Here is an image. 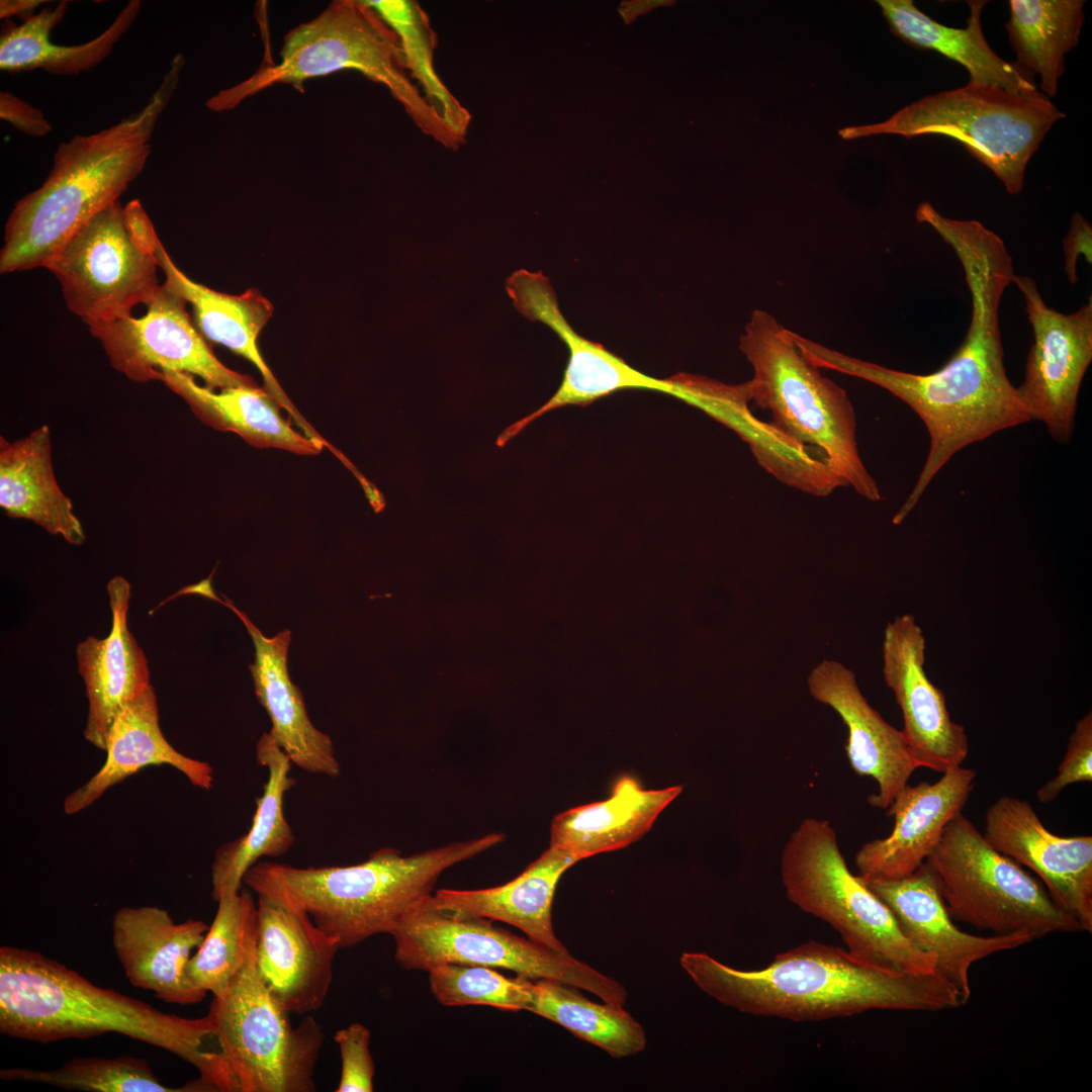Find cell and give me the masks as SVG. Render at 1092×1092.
Returning <instances> with one entry per match:
<instances>
[{"instance_id":"33","label":"cell","mask_w":1092,"mask_h":1092,"mask_svg":"<svg viewBox=\"0 0 1092 1092\" xmlns=\"http://www.w3.org/2000/svg\"><path fill=\"white\" fill-rule=\"evenodd\" d=\"M987 1H968L970 15L963 28L941 24L912 0H878L890 30L909 46L935 51L967 69L970 81L997 86L1017 93L1037 91L1014 63L1000 58L987 42L981 13Z\"/></svg>"},{"instance_id":"1","label":"cell","mask_w":1092,"mask_h":1092,"mask_svg":"<svg viewBox=\"0 0 1092 1092\" xmlns=\"http://www.w3.org/2000/svg\"><path fill=\"white\" fill-rule=\"evenodd\" d=\"M972 313L967 335L937 370L915 374L848 356L791 331L801 354L819 369L872 382L900 398L924 423L930 446L924 466L893 518L899 525L930 481L958 452L997 432L1030 421L1004 366L999 307L1015 278L1011 259L994 250H976L961 260Z\"/></svg>"},{"instance_id":"34","label":"cell","mask_w":1092,"mask_h":1092,"mask_svg":"<svg viewBox=\"0 0 1092 1092\" xmlns=\"http://www.w3.org/2000/svg\"><path fill=\"white\" fill-rule=\"evenodd\" d=\"M69 1L47 7L16 25L9 21L0 37V69L7 73L43 70L53 75L76 76L100 65L134 23L140 0H130L112 23L99 35L81 44L64 46L51 41V32L64 19Z\"/></svg>"},{"instance_id":"7","label":"cell","mask_w":1092,"mask_h":1092,"mask_svg":"<svg viewBox=\"0 0 1092 1092\" xmlns=\"http://www.w3.org/2000/svg\"><path fill=\"white\" fill-rule=\"evenodd\" d=\"M753 369L745 382L749 400L771 414V426L811 452L864 498L881 490L859 456L856 421L846 391L826 378L795 346L791 331L763 309H754L739 339Z\"/></svg>"},{"instance_id":"8","label":"cell","mask_w":1092,"mask_h":1092,"mask_svg":"<svg viewBox=\"0 0 1092 1092\" xmlns=\"http://www.w3.org/2000/svg\"><path fill=\"white\" fill-rule=\"evenodd\" d=\"M781 878L789 901L832 926L856 959L891 972H934V958L904 934L885 902L849 871L828 820L801 821L784 845Z\"/></svg>"},{"instance_id":"12","label":"cell","mask_w":1092,"mask_h":1092,"mask_svg":"<svg viewBox=\"0 0 1092 1092\" xmlns=\"http://www.w3.org/2000/svg\"><path fill=\"white\" fill-rule=\"evenodd\" d=\"M255 944L209 1014L240 1092L315 1091L314 1072L325 1034L312 1016L294 1027L269 993L255 963Z\"/></svg>"},{"instance_id":"3","label":"cell","mask_w":1092,"mask_h":1092,"mask_svg":"<svg viewBox=\"0 0 1092 1092\" xmlns=\"http://www.w3.org/2000/svg\"><path fill=\"white\" fill-rule=\"evenodd\" d=\"M679 963L710 997L755 1016L799 1022L869 1010L961 1007L954 990L935 972H891L815 940L780 952L756 970L735 969L704 952H684Z\"/></svg>"},{"instance_id":"45","label":"cell","mask_w":1092,"mask_h":1092,"mask_svg":"<svg viewBox=\"0 0 1092 1092\" xmlns=\"http://www.w3.org/2000/svg\"><path fill=\"white\" fill-rule=\"evenodd\" d=\"M123 217L133 243L143 252L154 255L160 240L141 201L133 199L123 206Z\"/></svg>"},{"instance_id":"32","label":"cell","mask_w":1092,"mask_h":1092,"mask_svg":"<svg viewBox=\"0 0 1092 1092\" xmlns=\"http://www.w3.org/2000/svg\"><path fill=\"white\" fill-rule=\"evenodd\" d=\"M158 380L182 397L201 422L236 433L253 446L302 455L317 454L324 448L283 419L265 388L243 385L217 391L197 384L190 374L175 371L160 373Z\"/></svg>"},{"instance_id":"36","label":"cell","mask_w":1092,"mask_h":1092,"mask_svg":"<svg viewBox=\"0 0 1092 1092\" xmlns=\"http://www.w3.org/2000/svg\"><path fill=\"white\" fill-rule=\"evenodd\" d=\"M579 989L554 980H534L528 1011L553 1021L615 1058L641 1053L647 1042L641 1024L623 1007L588 1000Z\"/></svg>"},{"instance_id":"6","label":"cell","mask_w":1092,"mask_h":1092,"mask_svg":"<svg viewBox=\"0 0 1092 1092\" xmlns=\"http://www.w3.org/2000/svg\"><path fill=\"white\" fill-rule=\"evenodd\" d=\"M355 70L385 86L422 131L446 148L461 145L411 78L396 34L365 2L335 0L313 19L291 29L280 62L212 95L208 109H234L245 99L277 85L303 91L309 79Z\"/></svg>"},{"instance_id":"11","label":"cell","mask_w":1092,"mask_h":1092,"mask_svg":"<svg viewBox=\"0 0 1092 1092\" xmlns=\"http://www.w3.org/2000/svg\"><path fill=\"white\" fill-rule=\"evenodd\" d=\"M493 920L437 905L433 895L416 903L390 932L397 964L429 971L444 964L511 970L531 980H554L623 1007V985L569 954L518 936Z\"/></svg>"},{"instance_id":"18","label":"cell","mask_w":1092,"mask_h":1092,"mask_svg":"<svg viewBox=\"0 0 1092 1092\" xmlns=\"http://www.w3.org/2000/svg\"><path fill=\"white\" fill-rule=\"evenodd\" d=\"M925 638L912 615L888 623L883 674L902 711L906 743L918 767L937 772L961 766L969 753L965 727L951 720L944 694L924 669Z\"/></svg>"},{"instance_id":"41","label":"cell","mask_w":1092,"mask_h":1092,"mask_svg":"<svg viewBox=\"0 0 1092 1092\" xmlns=\"http://www.w3.org/2000/svg\"><path fill=\"white\" fill-rule=\"evenodd\" d=\"M370 1030L361 1023H351L334 1036L340 1050L341 1077L337 1092H372L374 1063L370 1054Z\"/></svg>"},{"instance_id":"15","label":"cell","mask_w":1092,"mask_h":1092,"mask_svg":"<svg viewBox=\"0 0 1092 1092\" xmlns=\"http://www.w3.org/2000/svg\"><path fill=\"white\" fill-rule=\"evenodd\" d=\"M1033 344L1024 379L1016 387L1030 421L1045 425L1059 443L1070 440L1084 375L1092 361V298L1072 313L1049 306L1028 276L1016 275Z\"/></svg>"},{"instance_id":"25","label":"cell","mask_w":1092,"mask_h":1092,"mask_svg":"<svg viewBox=\"0 0 1092 1092\" xmlns=\"http://www.w3.org/2000/svg\"><path fill=\"white\" fill-rule=\"evenodd\" d=\"M242 620L255 647V662L249 665L255 694L267 712L272 727L269 734L300 769L332 779L341 765L329 735L313 726L301 692L290 679L287 668L290 631L266 637L230 600L220 601Z\"/></svg>"},{"instance_id":"23","label":"cell","mask_w":1092,"mask_h":1092,"mask_svg":"<svg viewBox=\"0 0 1092 1092\" xmlns=\"http://www.w3.org/2000/svg\"><path fill=\"white\" fill-rule=\"evenodd\" d=\"M208 929L202 920L176 923L160 907H122L112 919V944L132 986L167 1003L191 1005L206 994L193 987L186 969Z\"/></svg>"},{"instance_id":"30","label":"cell","mask_w":1092,"mask_h":1092,"mask_svg":"<svg viewBox=\"0 0 1092 1092\" xmlns=\"http://www.w3.org/2000/svg\"><path fill=\"white\" fill-rule=\"evenodd\" d=\"M50 435L43 425L14 442L0 438V507L11 518L30 520L81 545L85 532L56 479Z\"/></svg>"},{"instance_id":"9","label":"cell","mask_w":1092,"mask_h":1092,"mask_svg":"<svg viewBox=\"0 0 1092 1092\" xmlns=\"http://www.w3.org/2000/svg\"><path fill=\"white\" fill-rule=\"evenodd\" d=\"M1064 117L1037 91L1017 93L970 81L915 101L883 122L848 126L838 134L844 140L876 134L948 136L992 171L1008 193L1018 194L1028 161L1051 127Z\"/></svg>"},{"instance_id":"16","label":"cell","mask_w":1092,"mask_h":1092,"mask_svg":"<svg viewBox=\"0 0 1092 1092\" xmlns=\"http://www.w3.org/2000/svg\"><path fill=\"white\" fill-rule=\"evenodd\" d=\"M513 305L525 317L548 326L566 345L568 362L560 386L540 408L506 428L496 439L504 447L530 423L566 405H583L621 389H650L674 396L672 379H657L634 369L602 345L578 335L562 315L550 280L520 269L506 281Z\"/></svg>"},{"instance_id":"14","label":"cell","mask_w":1092,"mask_h":1092,"mask_svg":"<svg viewBox=\"0 0 1092 1092\" xmlns=\"http://www.w3.org/2000/svg\"><path fill=\"white\" fill-rule=\"evenodd\" d=\"M188 302L161 284L141 317L131 315L87 324L112 367L135 382L158 380L166 371L200 377L211 389L256 385L213 354L188 314Z\"/></svg>"},{"instance_id":"37","label":"cell","mask_w":1092,"mask_h":1092,"mask_svg":"<svg viewBox=\"0 0 1092 1092\" xmlns=\"http://www.w3.org/2000/svg\"><path fill=\"white\" fill-rule=\"evenodd\" d=\"M396 34L413 81L425 99L462 145L471 114L437 74L434 52L437 35L421 5L413 0H365Z\"/></svg>"},{"instance_id":"27","label":"cell","mask_w":1092,"mask_h":1092,"mask_svg":"<svg viewBox=\"0 0 1092 1092\" xmlns=\"http://www.w3.org/2000/svg\"><path fill=\"white\" fill-rule=\"evenodd\" d=\"M104 751L106 759L101 768L66 797V814L73 815L88 808L109 788L148 765L168 764L182 772L194 787L209 790L212 786V767L179 752L163 735L152 686L117 714Z\"/></svg>"},{"instance_id":"40","label":"cell","mask_w":1092,"mask_h":1092,"mask_svg":"<svg viewBox=\"0 0 1092 1092\" xmlns=\"http://www.w3.org/2000/svg\"><path fill=\"white\" fill-rule=\"evenodd\" d=\"M430 989L445 1006L485 1005L508 1011L529 1010L534 980L506 977L493 968L444 964L428 971Z\"/></svg>"},{"instance_id":"24","label":"cell","mask_w":1092,"mask_h":1092,"mask_svg":"<svg viewBox=\"0 0 1092 1092\" xmlns=\"http://www.w3.org/2000/svg\"><path fill=\"white\" fill-rule=\"evenodd\" d=\"M107 594L112 613L109 635L89 636L76 648L88 698L84 737L101 750L120 710L151 686L147 658L127 625L130 585L116 575L108 581Z\"/></svg>"},{"instance_id":"17","label":"cell","mask_w":1092,"mask_h":1092,"mask_svg":"<svg viewBox=\"0 0 1092 1092\" xmlns=\"http://www.w3.org/2000/svg\"><path fill=\"white\" fill-rule=\"evenodd\" d=\"M340 948L307 913L276 896L258 894L256 969L269 993L289 1013L305 1015L322 1007Z\"/></svg>"},{"instance_id":"35","label":"cell","mask_w":1092,"mask_h":1092,"mask_svg":"<svg viewBox=\"0 0 1092 1092\" xmlns=\"http://www.w3.org/2000/svg\"><path fill=\"white\" fill-rule=\"evenodd\" d=\"M1083 0H1010L1008 38L1016 67L1029 80L1039 77L1046 97L1058 93L1065 56L1079 43L1084 24Z\"/></svg>"},{"instance_id":"26","label":"cell","mask_w":1092,"mask_h":1092,"mask_svg":"<svg viewBox=\"0 0 1092 1092\" xmlns=\"http://www.w3.org/2000/svg\"><path fill=\"white\" fill-rule=\"evenodd\" d=\"M155 258L165 275L164 283L192 305L202 336L253 363L264 379V388L289 414L304 435L318 444L325 443L326 440L289 400L260 354L257 340L272 316L271 302L258 289L231 295L194 282L176 267L160 241Z\"/></svg>"},{"instance_id":"13","label":"cell","mask_w":1092,"mask_h":1092,"mask_svg":"<svg viewBox=\"0 0 1092 1092\" xmlns=\"http://www.w3.org/2000/svg\"><path fill=\"white\" fill-rule=\"evenodd\" d=\"M157 260L131 240L119 201L79 229L47 267L85 324L131 315L159 290Z\"/></svg>"},{"instance_id":"46","label":"cell","mask_w":1092,"mask_h":1092,"mask_svg":"<svg viewBox=\"0 0 1092 1092\" xmlns=\"http://www.w3.org/2000/svg\"><path fill=\"white\" fill-rule=\"evenodd\" d=\"M43 0H1L0 18L7 19L11 16L22 18L23 21L35 14V9L46 3Z\"/></svg>"},{"instance_id":"19","label":"cell","mask_w":1092,"mask_h":1092,"mask_svg":"<svg viewBox=\"0 0 1092 1092\" xmlns=\"http://www.w3.org/2000/svg\"><path fill=\"white\" fill-rule=\"evenodd\" d=\"M984 837L1033 871L1053 900L1092 932V836L1052 833L1025 800L1002 796L987 810Z\"/></svg>"},{"instance_id":"5","label":"cell","mask_w":1092,"mask_h":1092,"mask_svg":"<svg viewBox=\"0 0 1092 1092\" xmlns=\"http://www.w3.org/2000/svg\"><path fill=\"white\" fill-rule=\"evenodd\" d=\"M504 840L489 833L404 856L392 847L375 850L363 862L345 867L298 868L258 861L244 884L258 894L281 898L308 914L339 942L356 945L390 934L400 918L431 895L440 875Z\"/></svg>"},{"instance_id":"4","label":"cell","mask_w":1092,"mask_h":1092,"mask_svg":"<svg viewBox=\"0 0 1092 1092\" xmlns=\"http://www.w3.org/2000/svg\"><path fill=\"white\" fill-rule=\"evenodd\" d=\"M177 54L146 104L118 122L62 142L41 186L18 199L4 230L2 274L48 267L70 238L143 172L152 138L180 80Z\"/></svg>"},{"instance_id":"31","label":"cell","mask_w":1092,"mask_h":1092,"mask_svg":"<svg viewBox=\"0 0 1092 1092\" xmlns=\"http://www.w3.org/2000/svg\"><path fill=\"white\" fill-rule=\"evenodd\" d=\"M256 758L268 771L267 782L256 800L257 807L248 832L215 851L211 866V895L216 902L225 895L240 892L247 872L260 858L281 856L295 841L284 815L285 794L295 784L290 776L292 762L269 733H264L258 740Z\"/></svg>"},{"instance_id":"20","label":"cell","mask_w":1092,"mask_h":1092,"mask_svg":"<svg viewBox=\"0 0 1092 1092\" xmlns=\"http://www.w3.org/2000/svg\"><path fill=\"white\" fill-rule=\"evenodd\" d=\"M861 881L890 908L904 934L934 958V972L954 990L961 1006L972 994L970 970L975 963L1034 940L1026 933L983 936L960 929L925 861L901 879Z\"/></svg>"},{"instance_id":"29","label":"cell","mask_w":1092,"mask_h":1092,"mask_svg":"<svg viewBox=\"0 0 1092 1092\" xmlns=\"http://www.w3.org/2000/svg\"><path fill=\"white\" fill-rule=\"evenodd\" d=\"M579 860L567 850L549 846L504 885L477 890L441 889L433 899L444 908L508 923L533 941L568 952L554 933L551 910L561 876Z\"/></svg>"},{"instance_id":"22","label":"cell","mask_w":1092,"mask_h":1092,"mask_svg":"<svg viewBox=\"0 0 1092 1092\" xmlns=\"http://www.w3.org/2000/svg\"><path fill=\"white\" fill-rule=\"evenodd\" d=\"M807 684L811 696L831 707L845 723L848 731L845 751L851 768L876 781L878 793L869 796V803L888 809L918 768L902 730L890 725L868 703L854 673L838 661L818 663L809 673Z\"/></svg>"},{"instance_id":"21","label":"cell","mask_w":1092,"mask_h":1092,"mask_svg":"<svg viewBox=\"0 0 1092 1092\" xmlns=\"http://www.w3.org/2000/svg\"><path fill=\"white\" fill-rule=\"evenodd\" d=\"M976 771L957 766L930 784L906 787L888 807L895 820L885 838L864 843L855 855L863 881L895 880L916 871L937 845L946 825L967 804Z\"/></svg>"},{"instance_id":"39","label":"cell","mask_w":1092,"mask_h":1092,"mask_svg":"<svg viewBox=\"0 0 1092 1092\" xmlns=\"http://www.w3.org/2000/svg\"><path fill=\"white\" fill-rule=\"evenodd\" d=\"M0 1078L41 1083L68 1091L211 1092L200 1079L178 1088L164 1085L145 1059L124 1055L110 1059L76 1057L53 1070L2 1069Z\"/></svg>"},{"instance_id":"38","label":"cell","mask_w":1092,"mask_h":1092,"mask_svg":"<svg viewBox=\"0 0 1092 1092\" xmlns=\"http://www.w3.org/2000/svg\"><path fill=\"white\" fill-rule=\"evenodd\" d=\"M214 919L186 972L193 987L203 994L222 997L246 964L256 942L257 903L249 891L225 895L218 901Z\"/></svg>"},{"instance_id":"43","label":"cell","mask_w":1092,"mask_h":1092,"mask_svg":"<svg viewBox=\"0 0 1092 1092\" xmlns=\"http://www.w3.org/2000/svg\"><path fill=\"white\" fill-rule=\"evenodd\" d=\"M0 118L34 138L44 136L53 129L40 109L8 91L0 92Z\"/></svg>"},{"instance_id":"2","label":"cell","mask_w":1092,"mask_h":1092,"mask_svg":"<svg viewBox=\"0 0 1092 1092\" xmlns=\"http://www.w3.org/2000/svg\"><path fill=\"white\" fill-rule=\"evenodd\" d=\"M0 1032L42 1043L116 1032L192 1065L213 1092H240L209 1013H164L30 949L0 947Z\"/></svg>"},{"instance_id":"28","label":"cell","mask_w":1092,"mask_h":1092,"mask_svg":"<svg viewBox=\"0 0 1092 1092\" xmlns=\"http://www.w3.org/2000/svg\"><path fill=\"white\" fill-rule=\"evenodd\" d=\"M682 790V786L644 789L635 777L621 776L608 799L557 814L549 846L567 850L580 860L623 848L649 831Z\"/></svg>"},{"instance_id":"44","label":"cell","mask_w":1092,"mask_h":1092,"mask_svg":"<svg viewBox=\"0 0 1092 1092\" xmlns=\"http://www.w3.org/2000/svg\"><path fill=\"white\" fill-rule=\"evenodd\" d=\"M1065 272L1070 283L1078 281L1076 265L1079 256L1092 263V226L1081 213H1074L1066 238L1063 240Z\"/></svg>"},{"instance_id":"10","label":"cell","mask_w":1092,"mask_h":1092,"mask_svg":"<svg viewBox=\"0 0 1092 1092\" xmlns=\"http://www.w3.org/2000/svg\"><path fill=\"white\" fill-rule=\"evenodd\" d=\"M925 862L952 919L994 935L1033 939L1081 931L1044 886L993 848L963 813L946 825Z\"/></svg>"},{"instance_id":"42","label":"cell","mask_w":1092,"mask_h":1092,"mask_svg":"<svg viewBox=\"0 0 1092 1092\" xmlns=\"http://www.w3.org/2000/svg\"><path fill=\"white\" fill-rule=\"evenodd\" d=\"M1092 781V713L1089 711L1077 721L1070 736L1066 754L1055 778L1036 791L1042 804L1054 801L1062 791L1075 783Z\"/></svg>"}]
</instances>
